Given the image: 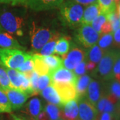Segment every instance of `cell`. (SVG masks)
I'll use <instances>...</instances> for the list:
<instances>
[{"label":"cell","mask_w":120,"mask_h":120,"mask_svg":"<svg viewBox=\"0 0 120 120\" xmlns=\"http://www.w3.org/2000/svg\"><path fill=\"white\" fill-rule=\"evenodd\" d=\"M117 13L118 15V17H119V19L120 20V3L119 4L117 5Z\"/></svg>","instance_id":"obj_45"},{"label":"cell","mask_w":120,"mask_h":120,"mask_svg":"<svg viewBox=\"0 0 120 120\" xmlns=\"http://www.w3.org/2000/svg\"><path fill=\"white\" fill-rule=\"evenodd\" d=\"M78 117L77 120H98L99 113L94 105L87 99L86 96L77 99Z\"/></svg>","instance_id":"obj_7"},{"label":"cell","mask_w":120,"mask_h":120,"mask_svg":"<svg viewBox=\"0 0 120 120\" xmlns=\"http://www.w3.org/2000/svg\"><path fill=\"white\" fill-rule=\"evenodd\" d=\"M113 38L112 33L103 34L101 36V38L99 39L98 46L105 52L109 49V48L113 44Z\"/></svg>","instance_id":"obj_29"},{"label":"cell","mask_w":120,"mask_h":120,"mask_svg":"<svg viewBox=\"0 0 120 120\" xmlns=\"http://www.w3.org/2000/svg\"><path fill=\"white\" fill-rule=\"evenodd\" d=\"M65 120V119H64V118H60V119H58V120Z\"/></svg>","instance_id":"obj_48"},{"label":"cell","mask_w":120,"mask_h":120,"mask_svg":"<svg viewBox=\"0 0 120 120\" xmlns=\"http://www.w3.org/2000/svg\"><path fill=\"white\" fill-rule=\"evenodd\" d=\"M86 72V61L83 60L80 64L77 65L75 68L73 69V73L76 75V77H79L84 75Z\"/></svg>","instance_id":"obj_35"},{"label":"cell","mask_w":120,"mask_h":120,"mask_svg":"<svg viewBox=\"0 0 120 120\" xmlns=\"http://www.w3.org/2000/svg\"><path fill=\"white\" fill-rule=\"evenodd\" d=\"M0 26L10 34L22 36L24 20L23 17L16 15L13 11L6 9L0 10Z\"/></svg>","instance_id":"obj_3"},{"label":"cell","mask_w":120,"mask_h":120,"mask_svg":"<svg viewBox=\"0 0 120 120\" xmlns=\"http://www.w3.org/2000/svg\"><path fill=\"white\" fill-rule=\"evenodd\" d=\"M44 107L43 106L42 101L39 98H35L31 99L27 103L26 107V113L30 117L34 120H38L39 114Z\"/></svg>","instance_id":"obj_15"},{"label":"cell","mask_w":120,"mask_h":120,"mask_svg":"<svg viewBox=\"0 0 120 120\" xmlns=\"http://www.w3.org/2000/svg\"><path fill=\"white\" fill-rule=\"evenodd\" d=\"M52 83V80L51 77L49 74L47 75H40L38 78V90L39 94L44 90L47 86H49Z\"/></svg>","instance_id":"obj_33"},{"label":"cell","mask_w":120,"mask_h":120,"mask_svg":"<svg viewBox=\"0 0 120 120\" xmlns=\"http://www.w3.org/2000/svg\"><path fill=\"white\" fill-rule=\"evenodd\" d=\"M120 53V50L117 49H111L105 51L102 58L99 62L98 68L94 71L95 74L103 81H110L113 79V68Z\"/></svg>","instance_id":"obj_2"},{"label":"cell","mask_w":120,"mask_h":120,"mask_svg":"<svg viewBox=\"0 0 120 120\" xmlns=\"http://www.w3.org/2000/svg\"><path fill=\"white\" fill-rule=\"evenodd\" d=\"M0 4H9L11 5H26V0H0Z\"/></svg>","instance_id":"obj_36"},{"label":"cell","mask_w":120,"mask_h":120,"mask_svg":"<svg viewBox=\"0 0 120 120\" xmlns=\"http://www.w3.org/2000/svg\"><path fill=\"white\" fill-rule=\"evenodd\" d=\"M52 83H70L75 84L77 77L72 70H69L63 67L50 72L49 74Z\"/></svg>","instance_id":"obj_9"},{"label":"cell","mask_w":120,"mask_h":120,"mask_svg":"<svg viewBox=\"0 0 120 120\" xmlns=\"http://www.w3.org/2000/svg\"><path fill=\"white\" fill-rule=\"evenodd\" d=\"M113 74L114 77L120 75V53L117 57L113 68Z\"/></svg>","instance_id":"obj_38"},{"label":"cell","mask_w":120,"mask_h":120,"mask_svg":"<svg viewBox=\"0 0 120 120\" xmlns=\"http://www.w3.org/2000/svg\"><path fill=\"white\" fill-rule=\"evenodd\" d=\"M101 13L107 15L116 11L117 5L113 0H98Z\"/></svg>","instance_id":"obj_28"},{"label":"cell","mask_w":120,"mask_h":120,"mask_svg":"<svg viewBox=\"0 0 120 120\" xmlns=\"http://www.w3.org/2000/svg\"><path fill=\"white\" fill-rule=\"evenodd\" d=\"M60 17L65 25L76 27L82 25L84 9L82 5L69 0L60 5Z\"/></svg>","instance_id":"obj_1"},{"label":"cell","mask_w":120,"mask_h":120,"mask_svg":"<svg viewBox=\"0 0 120 120\" xmlns=\"http://www.w3.org/2000/svg\"><path fill=\"white\" fill-rule=\"evenodd\" d=\"M5 69L8 75L11 87L13 89L20 90L22 81H23V73L14 69H9L7 68H5Z\"/></svg>","instance_id":"obj_21"},{"label":"cell","mask_w":120,"mask_h":120,"mask_svg":"<svg viewBox=\"0 0 120 120\" xmlns=\"http://www.w3.org/2000/svg\"><path fill=\"white\" fill-rule=\"evenodd\" d=\"M113 45L116 48H120V28L113 32Z\"/></svg>","instance_id":"obj_39"},{"label":"cell","mask_w":120,"mask_h":120,"mask_svg":"<svg viewBox=\"0 0 120 120\" xmlns=\"http://www.w3.org/2000/svg\"><path fill=\"white\" fill-rule=\"evenodd\" d=\"M40 94L43 96V98L49 103H52L56 105L59 107H62L64 105L61 103V98L58 94L57 91H56L55 87L50 84L47 87H45L41 92Z\"/></svg>","instance_id":"obj_16"},{"label":"cell","mask_w":120,"mask_h":120,"mask_svg":"<svg viewBox=\"0 0 120 120\" xmlns=\"http://www.w3.org/2000/svg\"><path fill=\"white\" fill-rule=\"evenodd\" d=\"M0 48L22 49L23 47L8 32L0 31Z\"/></svg>","instance_id":"obj_18"},{"label":"cell","mask_w":120,"mask_h":120,"mask_svg":"<svg viewBox=\"0 0 120 120\" xmlns=\"http://www.w3.org/2000/svg\"><path fill=\"white\" fill-rule=\"evenodd\" d=\"M34 61V71L39 75H43L49 73V69L43 60V56L40 54H32Z\"/></svg>","instance_id":"obj_20"},{"label":"cell","mask_w":120,"mask_h":120,"mask_svg":"<svg viewBox=\"0 0 120 120\" xmlns=\"http://www.w3.org/2000/svg\"><path fill=\"white\" fill-rule=\"evenodd\" d=\"M61 109V118L65 120H77L78 117V101L77 99L71 100L65 104Z\"/></svg>","instance_id":"obj_14"},{"label":"cell","mask_w":120,"mask_h":120,"mask_svg":"<svg viewBox=\"0 0 120 120\" xmlns=\"http://www.w3.org/2000/svg\"><path fill=\"white\" fill-rule=\"evenodd\" d=\"M56 33L45 27H37L33 22L30 30L31 47L34 52H39Z\"/></svg>","instance_id":"obj_5"},{"label":"cell","mask_w":120,"mask_h":120,"mask_svg":"<svg viewBox=\"0 0 120 120\" xmlns=\"http://www.w3.org/2000/svg\"><path fill=\"white\" fill-rule=\"evenodd\" d=\"M86 53L79 47H73L71 51L64 56H62L63 65L69 70H73L79 64L86 60Z\"/></svg>","instance_id":"obj_8"},{"label":"cell","mask_w":120,"mask_h":120,"mask_svg":"<svg viewBox=\"0 0 120 120\" xmlns=\"http://www.w3.org/2000/svg\"><path fill=\"white\" fill-rule=\"evenodd\" d=\"M55 87L60 95L61 103L64 105L71 100L77 99V92L75 85L70 83H51Z\"/></svg>","instance_id":"obj_10"},{"label":"cell","mask_w":120,"mask_h":120,"mask_svg":"<svg viewBox=\"0 0 120 120\" xmlns=\"http://www.w3.org/2000/svg\"><path fill=\"white\" fill-rule=\"evenodd\" d=\"M71 1H73L79 4L86 5V6L98 3V0H71Z\"/></svg>","instance_id":"obj_40"},{"label":"cell","mask_w":120,"mask_h":120,"mask_svg":"<svg viewBox=\"0 0 120 120\" xmlns=\"http://www.w3.org/2000/svg\"><path fill=\"white\" fill-rule=\"evenodd\" d=\"M0 88L3 90L12 88L5 69L4 67L3 68L1 66H0Z\"/></svg>","instance_id":"obj_31"},{"label":"cell","mask_w":120,"mask_h":120,"mask_svg":"<svg viewBox=\"0 0 120 120\" xmlns=\"http://www.w3.org/2000/svg\"><path fill=\"white\" fill-rule=\"evenodd\" d=\"M100 13L101 10L98 3L87 5L83 11L82 24L90 25L93 20Z\"/></svg>","instance_id":"obj_17"},{"label":"cell","mask_w":120,"mask_h":120,"mask_svg":"<svg viewBox=\"0 0 120 120\" xmlns=\"http://www.w3.org/2000/svg\"><path fill=\"white\" fill-rule=\"evenodd\" d=\"M113 1L115 2V4H116V5H117L120 3V0H113Z\"/></svg>","instance_id":"obj_46"},{"label":"cell","mask_w":120,"mask_h":120,"mask_svg":"<svg viewBox=\"0 0 120 120\" xmlns=\"http://www.w3.org/2000/svg\"><path fill=\"white\" fill-rule=\"evenodd\" d=\"M70 38L63 37L60 38L56 42L54 53L61 56H65L69 51Z\"/></svg>","instance_id":"obj_22"},{"label":"cell","mask_w":120,"mask_h":120,"mask_svg":"<svg viewBox=\"0 0 120 120\" xmlns=\"http://www.w3.org/2000/svg\"><path fill=\"white\" fill-rule=\"evenodd\" d=\"M95 67H96V64L94 62H91L90 61H86V71L89 72H93V71L95 69Z\"/></svg>","instance_id":"obj_41"},{"label":"cell","mask_w":120,"mask_h":120,"mask_svg":"<svg viewBox=\"0 0 120 120\" xmlns=\"http://www.w3.org/2000/svg\"><path fill=\"white\" fill-rule=\"evenodd\" d=\"M106 21H107L106 15L103 14V13H100L98 16L95 17L93 20V22H91V27L100 34L101 26H103V23Z\"/></svg>","instance_id":"obj_32"},{"label":"cell","mask_w":120,"mask_h":120,"mask_svg":"<svg viewBox=\"0 0 120 120\" xmlns=\"http://www.w3.org/2000/svg\"><path fill=\"white\" fill-rule=\"evenodd\" d=\"M112 27L111 23L107 19V21L103 23V26H101L100 34H106L112 33Z\"/></svg>","instance_id":"obj_37"},{"label":"cell","mask_w":120,"mask_h":120,"mask_svg":"<svg viewBox=\"0 0 120 120\" xmlns=\"http://www.w3.org/2000/svg\"><path fill=\"white\" fill-rule=\"evenodd\" d=\"M113 117L109 113L107 112H103L101 113L100 116V120H112Z\"/></svg>","instance_id":"obj_43"},{"label":"cell","mask_w":120,"mask_h":120,"mask_svg":"<svg viewBox=\"0 0 120 120\" xmlns=\"http://www.w3.org/2000/svg\"><path fill=\"white\" fill-rule=\"evenodd\" d=\"M104 52L99 47L98 45H94L90 47V50L86 53V57H87V61L94 62L95 64H98L103 56Z\"/></svg>","instance_id":"obj_24"},{"label":"cell","mask_w":120,"mask_h":120,"mask_svg":"<svg viewBox=\"0 0 120 120\" xmlns=\"http://www.w3.org/2000/svg\"><path fill=\"white\" fill-rule=\"evenodd\" d=\"M11 104V109L15 111L22 108L30 96L28 94L16 89H8L4 90Z\"/></svg>","instance_id":"obj_11"},{"label":"cell","mask_w":120,"mask_h":120,"mask_svg":"<svg viewBox=\"0 0 120 120\" xmlns=\"http://www.w3.org/2000/svg\"><path fill=\"white\" fill-rule=\"evenodd\" d=\"M91 80V78L88 75H83L80 77H77L75 84V87L78 98L86 96L87 87Z\"/></svg>","instance_id":"obj_19"},{"label":"cell","mask_w":120,"mask_h":120,"mask_svg":"<svg viewBox=\"0 0 120 120\" xmlns=\"http://www.w3.org/2000/svg\"><path fill=\"white\" fill-rule=\"evenodd\" d=\"M11 117H12V120H34L31 119V117H20V116H17L15 115H11Z\"/></svg>","instance_id":"obj_44"},{"label":"cell","mask_w":120,"mask_h":120,"mask_svg":"<svg viewBox=\"0 0 120 120\" xmlns=\"http://www.w3.org/2000/svg\"><path fill=\"white\" fill-rule=\"evenodd\" d=\"M103 95L101 87L98 81L91 80L87 87L86 98L93 105L95 106L98 101Z\"/></svg>","instance_id":"obj_13"},{"label":"cell","mask_w":120,"mask_h":120,"mask_svg":"<svg viewBox=\"0 0 120 120\" xmlns=\"http://www.w3.org/2000/svg\"><path fill=\"white\" fill-rule=\"evenodd\" d=\"M38 120H50L49 116L47 115V113L44 110V109L39 114L38 117Z\"/></svg>","instance_id":"obj_42"},{"label":"cell","mask_w":120,"mask_h":120,"mask_svg":"<svg viewBox=\"0 0 120 120\" xmlns=\"http://www.w3.org/2000/svg\"><path fill=\"white\" fill-rule=\"evenodd\" d=\"M11 104L7 95L0 88V113H11Z\"/></svg>","instance_id":"obj_30"},{"label":"cell","mask_w":120,"mask_h":120,"mask_svg":"<svg viewBox=\"0 0 120 120\" xmlns=\"http://www.w3.org/2000/svg\"><path fill=\"white\" fill-rule=\"evenodd\" d=\"M17 70L23 73H30L34 71V61L32 60V56L29 59L26 60L24 63L17 69Z\"/></svg>","instance_id":"obj_34"},{"label":"cell","mask_w":120,"mask_h":120,"mask_svg":"<svg viewBox=\"0 0 120 120\" xmlns=\"http://www.w3.org/2000/svg\"><path fill=\"white\" fill-rule=\"evenodd\" d=\"M32 54L17 49L0 48V58L5 68L17 69Z\"/></svg>","instance_id":"obj_4"},{"label":"cell","mask_w":120,"mask_h":120,"mask_svg":"<svg viewBox=\"0 0 120 120\" xmlns=\"http://www.w3.org/2000/svg\"><path fill=\"white\" fill-rule=\"evenodd\" d=\"M100 34L90 26L82 24L76 33V41L86 48H90L98 42Z\"/></svg>","instance_id":"obj_6"},{"label":"cell","mask_w":120,"mask_h":120,"mask_svg":"<svg viewBox=\"0 0 120 120\" xmlns=\"http://www.w3.org/2000/svg\"><path fill=\"white\" fill-rule=\"evenodd\" d=\"M60 35L59 34H55L53 35L52 38L49 39V41L47 43H45L43 47L40 49V55L47 56L53 54L54 53L56 42L60 39Z\"/></svg>","instance_id":"obj_25"},{"label":"cell","mask_w":120,"mask_h":120,"mask_svg":"<svg viewBox=\"0 0 120 120\" xmlns=\"http://www.w3.org/2000/svg\"><path fill=\"white\" fill-rule=\"evenodd\" d=\"M64 0H26V5L35 11H44L60 7Z\"/></svg>","instance_id":"obj_12"},{"label":"cell","mask_w":120,"mask_h":120,"mask_svg":"<svg viewBox=\"0 0 120 120\" xmlns=\"http://www.w3.org/2000/svg\"><path fill=\"white\" fill-rule=\"evenodd\" d=\"M109 83L107 86V94L116 99L118 101H120V83L116 80L112 79L108 81Z\"/></svg>","instance_id":"obj_26"},{"label":"cell","mask_w":120,"mask_h":120,"mask_svg":"<svg viewBox=\"0 0 120 120\" xmlns=\"http://www.w3.org/2000/svg\"><path fill=\"white\" fill-rule=\"evenodd\" d=\"M61 107L52 103H47L44 107L50 120H57L61 117Z\"/></svg>","instance_id":"obj_27"},{"label":"cell","mask_w":120,"mask_h":120,"mask_svg":"<svg viewBox=\"0 0 120 120\" xmlns=\"http://www.w3.org/2000/svg\"><path fill=\"white\" fill-rule=\"evenodd\" d=\"M43 60L49 69V73L64 66L63 59L60 58L57 56H54V55L47 56H43Z\"/></svg>","instance_id":"obj_23"},{"label":"cell","mask_w":120,"mask_h":120,"mask_svg":"<svg viewBox=\"0 0 120 120\" xmlns=\"http://www.w3.org/2000/svg\"><path fill=\"white\" fill-rule=\"evenodd\" d=\"M0 66H1V67H4L3 64H2V62H1V58H0Z\"/></svg>","instance_id":"obj_47"}]
</instances>
